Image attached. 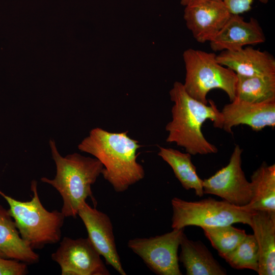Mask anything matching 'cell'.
<instances>
[{
  "instance_id": "cell-7",
  "label": "cell",
  "mask_w": 275,
  "mask_h": 275,
  "mask_svg": "<svg viewBox=\"0 0 275 275\" xmlns=\"http://www.w3.org/2000/svg\"><path fill=\"white\" fill-rule=\"evenodd\" d=\"M183 233L184 229H173L161 235L130 239L127 246L154 273L181 275L178 251Z\"/></svg>"
},
{
  "instance_id": "cell-10",
  "label": "cell",
  "mask_w": 275,
  "mask_h": 275,
  "mask_svg": "<svg viewBox=\"0 0 275 275\" xmlns=\"http://www.w3.org/2000/svg\"><path fill=\"white\" fill-rule=\"evenodd\" d=\"M231 14L223 0H197L185 6L183 18L195 39L204 43L215 37Z\"/></svg>"
},
{
  "instance_id": "cell-4",
  "label": "cell",
  "mask_w": 275,
  "mask_h": 275,
  "mask_svg": "<svg viewBox=\"0 0 275 275\" xmlns=\"http://www.w3.org/2000/svg\"><path fill=\"white\" fill-rule=\"evenodd\" d=\"M31 190L33 195L28 201L16 200L1 190L0 195L8 203V212L21 237L34 250L60 241L65 217L61 211H49L45 208L39 197L36 180L31 182Z\"/></svg>"
},
{
  "instance_id": "cell-15",
  "label": "cell",
  "mask_w": 275,
  "mask_h": 275,
  "mask_svg": "<svg viewBox=\"0 0 275 275\" xmlns=\"http://www.w3.org/2000/svg\"><path fill=\"white\" fill-rule=\"evenodd\" d=\"M250 226L259 251V275L275 274V213L254 211Z\"/></svg>"
},
{
  "instance_id": "cell-9",
  "label": "cell",
  "mask_w": 275,
  "mask_h": 275,
  "mask_svg": "<svg viewBox=\"0 0 275 275\" xmlns=\"http://www.w3.org/2000/svg\"><path fill=\"white\" fill-rule=\"evenodd\" d=\"M52 260L60 266L62 275H109L101 256L87 238L64 237Z\"/></svg>"
},
{
  "instance_id": "cell-5",
  "label": "cell",
  "mask_w": 275,
  "mask_h": 275,
  "mask_svg": "<svg viewBox=\"0 0 275 275\" xmlns=\"http://www.w3.org/2000/svg\"><path fill=\"white\" fill-rule=\"evenodd\" d=\"M216 56L214 52L193 48L182 54L186 71L184 89L191 97L204 104H208V93L215 89L224 91L230 101L236 97L237 74L219 64Z\"/></svg>"
},
{
  "instance_id": "cell-23",
  "label": "cell",
  "mask_w": 275,
  "mask_h": 275,
  "mask_svg": "<svg viewBox=\"0 0 275 275\" xmlns=\"http://www.w3.org/2000/svg\"><path fill=\"white\" fill-rule=\"evenodd\" d=\"M26 263L0 257V275H25L28 273Z\"/></svg>"
},
{
  "instance_id": "cell-13",
  "label": "cell",
  "mask_w": 275,
  "mask_h": 275,
  "mask_svg": "<svg viewBox=\"0 0 275 275\" xmlns=\"http://www.w3.org/2000/svg\"><path fill=\"white\" fill-rule=\"evenodd\" d=\"M265 35L258 20L251 17L244 20L240 14H231L210 42L213 51H236L244 46L264 43Z\"/></svg>"
},
{
  "instance_id": "cell-17",
  "label": "cell",
  "mask_w": 275,
  "mask_h": 275,
  "mask_svg": "<svg viewBox=\"0 0 275 275\" xmlns=\"http://www.w3.org/2000/svg\"><path fill=\"white\" fill-rule=\"evenodd\" d=\"M180 246L179 261L183 264L187 275L227 274L226 269L201 241L190 240L184 233Z\"/></svg>"
},
{
  "instance_id": "cell-12",
  "label": "cell",
  "mask_w": 275,
  "mask_h": 275,
  "mask_svg": "<svg viewBox=\"0 0 275 275\" xmlns=\"http://www.w3.org/2000/svg\"><path fill=\"white\" fill-rule=\"evenodd\" d=\"M221 112L222 129L228 133H233L232 128L241 124L256 131L275 126V101L252 103L235 98L226 104Z\"/></svg>"
},
{
  "instance_id": "cell-25",
  "label": "cell",
  "mask_w": 275,
  "mask_h": 275,
  "mask_svg": "<svg viewBox=\"0 0 275 275\" xmlns=\"http://www.w3.org/2000/svg\"><path fill=\"white\" fill-rule=\"evenodd\" d=\"M196 1L197 0H180V4L185 7Z\"/></svg>"
},
{
  "instance_id": "cell-18",
  "label": "cell",
  "mask_w": 275,
  "mask_h": 275,
  "mask_svg": "<svg viewBox=\"0 0 275 275\" xmlns=\"http://www.w3.org/2000/svg\"><path fill=\"white\" fill-rule=\"evenodd\" d=\"M253 196L250 202L243 208L252 211L275 213V164L265 162L255 170L251 176Z\"/></svg>"
},
{
  "instance_id": "cell-2",
  "label": "cell",
  "mask_w": 275,
  "mask_h": 275,
  "mask_svg": "<svg viewBox=\"0 0 275 275\" xmlns=\"http://www.w3.org/2000/svg\"><path fill=\"white\" fill-rule=\"evenodd\" d=\"M172 108V120L166 126L168 132L166 142L184 148L191 155L216 153L217 147L208 142L202 131L207 120L213 122L215 127L222 128L223 118L214 102L204 104L191 97L182 83L175 81L169 92Z\"/></svg>"
},
{
  "instance_id": "cell-16",
  "label": "cell",
  "mask_w": 275,
  "mask_h": 275,
  "mask_svg": "<svg viewBox=\"0 0 275 275\" xmlns=\"http://www.w3.org/2000/svg\"><path fill=\"white\" fill-rule=\"evenodd\" d=\"M0 257L27 264L39 261V255L21 237L8 210L0 205Z\"/></svg>"
},
{
  "instance_id": "cell-1",
  "label": "cell",
  "mask_w": 275,
  "mask_h": 275,
  "mask_svg": "<svg viewBox=\"0 0 275 275\" xmlns=\"http://www.w3.org/2000/svg\"><path fill=\"white\" fill-rule=\"evenodd\" d=\"M142 146L128 135L127 131L111 132L102 128L92 129L78 145L81 152L98 159L103 164L102 175L116 192L122 193L142 180L145 175L137 161Z\"/></svg>"
},
{
  "instance_id": "cell-8",
  "label": "cell",
  "mask_w": 275,
  "mask_h": 275,
  "mask_svg": "<svg viewBox=\"0 0 275 275\" xmlns=\"http://www.w3.org/2000/svg\"><path fill=\"white\" fill-rule=\"evenodd\" d=\"M242 149L237 145L227 166L203 180L204 194L214 195L234 205L243 207L252 200L253 191L242 170Z\"/></svg>"
},
{
  "instance_id": "cell-22",
  "label": "cell",
  "mask_w": 275,
  "mask_h": 275,
  "mask_svg": "<svg viewBox=\"0 0 275 275\" xmlns=\"http://www.w3.org/2000/svg\"><path fill=\"white\" fill-rule=\"evenodd\" d=\"M202 229L219 256L234 250L246 235L245 230L234 227L232 225L204 227Z\"/></svg>"
},
{
  "instance_id": "cell-21",
  "label": "cell",
  "mask_w": 275,
  "mask_h": 275,
  "mask_svg": "<svg viewBox=\"0 0 275 275\" xmlns=\"http://www.w3.org/2000/svg\"><path fill=\"white\" fill-rule=\"evenodd\" d=\"M220 256L235 269H249L258 271L259 251L253 234H246L234 250Z\"/></svg>"
},
{
  "instance_id": "cell-19",
  "label": "cell",
  "mask_w": 275,
  "mask_h": 275,
  "mask_svg": "<svg viewBox=\"0 0 275 275\" xmlns=\"http://www.w3.org/2000/svg\"><path fill=\"white\" fill-rule=\"evenodd\" d=\"M158 155L172 169L175 177L186 190L193 189L196 196L204 195L203 180L198 176L191 155L171 148L159 147Z\"/></svg>"
},
{
  "instance_id": "cell-24",
  "label": "cell",
  "mask_w": 275,
  "mask_h": 275,
  "mask_svg": "<svg viewBox=\"0 0 275 275\" xmlns=\"http://www.w3.org/2000/svg\"><path fill=\"white\" fill-rule=\"evenodd\" d=\"M267 4L269 0H258ZM232 14H240L251 10L254 0H223Z\"/></svg>"
},
{
  "instance_id": "cell-11",
  "label": "cell",
  "mask_w": 275,
  "mask_h": 275,
  "mask_svg": "<svg viewBox=\"0 0 275 275\" xmlns=\"http://www.w3.org/2000/svg\"><path fill=\"white\" fill-rule=\"evenodd\" d=\"M77 215L82 221L90 239L107 264L121 275L126 273L118 254L109 217L105 213L90 206L86 201L80 206Z\"/></svg>"
},
{
  "instance_id": "cell-3",
  "label": "cell",
  "mask_w": 275,
  "mask_h": 275,
  "mask_svg": "<svg viewBox=\"0 0 275 275\" xmlns=\"http://www.w3.org/2000/svg\"><path fill=\"white\" fill-rule=\"evenodd\" d=\"M49 146L56 166L53 179L41 178L42 182L54 187L61 195L63 206L61 212L65 217H76L81 204L90 198L97 204L91 186L102 174L103 166L97 158L82 156L77 153L63 157L56 143L51 139Z\"/></svg>"
},
{
  "instance_id": "cell-20",
  "label": "cell",
  "mask_w": 275,
  "mask_h": 275,
  "mask_svg": "<svg viewBox=\"0 0 275 275\" xmlns=\"http://www.w3.org/2000/svg\"><path fill=\"white\" fill-rule=\"evenodd\" d=\"M237 76L235 98L252 103L275 101V76Z\"/></svg>"
},
{
  "instance_id": "cell-14",
  "label": "cell",
  "mask_w": 275,
  "mask_h": 275,
  "mask_svg": "<svg viewBox=\"0 0 275 275\" xmlns=\"http://www.w3.org/2000/svg\"><path fill=\"white\" fill-rule=\"evenodd\" d=\"M217 62L244 76H275V59L266 51L250 46L236 51L224 50L216 56Z\"/></svg>"
},
{
  "instance_id": "cell-6",
  "label": "cell",
  "mask_w": 275,
  "mask_h": 275,
  "mask_svg": "<svg viewBox=\"0 0 275 275\" xmlns=\"http://www.w3.org/2000/svg\"><path fill=\"white\" fill-rule=\"evenodd\" d=\"M173 229L189 226L202 228L242 223L250 226L254 211L225 201L208 198L198 201H187L175 197L171 200Z\"/></svg>"
}]
</instances>
